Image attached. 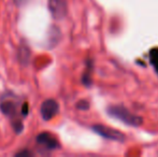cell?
I'll return each instance as SVG.
<instances>
[{"label":"cell","instance_id":"obj_12","mask_svg":"<svg viewBox=\"0 0 158 157\" xmlns=\"http://www.w3.org/2000/svg\"><path fill=\"white\" fill-rule=\"evenodd\" d=\"M31 155H32V153H30L28 150H24V151L16 153V156H19V157H22V156H31Z\"/></svg>","mask_w":158,"mask_h":157},{"label":"cell","instance_id":"obj_1","mask_svg":"<svg viewBox=\"0 0 158 157\" xmlns=\"http://www.w3.org/2000/svg\"><path fill=\"white\" fill-rule=\"evenodd\" d=\"M106 112L111 118L118 119V121L123 122L124 124L131 126V127H139L143 123V119L141 116L131 113L128 109H126L123 105H111L108 108Z\"/></svg>","mask_w":158,"mask_h":157},{"label":"cell","instance_id":"obj_4","mask_svg":"<svg viewBox=\"0 0 158 157\" xmlns=\"http://www.w3.org/2000/svg\"><path fill=\"white\" fill-rule=\"evenodd\" d=\"M59 105L54 99H48L41 105V116L44 121H50L58 113Z\"/></svg>","mask_w":158,"mask_h":157},{"label":"cell","instance_id":"obj_5","mask_svg":"<svg viewBox=\"0 0 158 157\" xmlns=\"http://www.w3.org/2000/svg\"><path fill=\"white\" fill-rule=\"evenodd\" d=\"M38 144L44 147L46 150H57L60 147V144L58 143L57 139L54 136H52L48 132H41L35 138Z\"/></svg>","mask_w":158,"mask_h":157},{"label":"cell","instance_id":"obj_3","mask_svg":"<svg viewBox=\"0 0 158 157\" xmlns=\"http://www.w3.org/2000/svg\"><path fill=\"white\" fill-rule=\"evenodd\" d=\"M48 10L54 19H63L68 13L67 0H48Z\"/></svg>","mask_w":158,"mask_h":157},{"label":"cell","instance_id":"obj_6","mask_svg":"<svg viewBox=\"0 0 158 157\" xmlns=\"http://www.w3.org/2000/svg\"><path fill=\"white\" fill-rule=\"evenodd\" d=\"M0 110H1L3 114L13 118V116L16 115V103L11 100L2 101L0 103Z\"/></svg>","mask_w":158,"mask_h":157},{"label":"cell","instance_id":"obj_7","mask_svg":"<svg viewBox=\"0 0 158 157\" xmlns=\"http://www.w3.org/2000/svg\"><path fill=\"white\" fill-rule=\"evenodd\" d=\"M150 61H151V65L153 66L154 70L158 74V48H153L150 52Z\"/></svg>","mask_w":158,"mask_h":157},{"label":"cell","instance_id":"obj_9","mask_svg":"<svg viewBox=\"0 0 158 157\" xmlns=\"http://www.w3.org/2000/svg\"><path fill=\"white\" fill-rule=\"evenodd\" d=\"M77 108L79 110H87L89 108V103L86 100H81L77 103Z\"/></svg>","mask_w":158,"mask_h":157},{"label":"cell","instance_id":"obj_2","mask_svg":"<svg viewBox=\"0 0 158 157\" xmlns=\"http://www.w3.org/2000/svg\"><path fill=\"white\" fill-rule=\"evenodd\" d=\"M93 131L95 134H99L100 137L104 139H108V140H113L116 141V142H125L126 137L123 132L118 131V130L114 129V128L108 127V126L103 125H94L92 127Z\"/></svg>","mask_w":158,"mask_h":157},{"label":"cell","instance_id":"obj_10","mask_svg":"<svg viewBox=\"0 0 158 157\" xmlns=\"http://www.w3.org/2000/svg\"><path fill=\"white\" fill-rule=\"evenodd\" d=\"M28 111H29V105H28L27 102H25L23 105V107H22V114H23V116H26L28 114Z\"/></svg>","mask_w":158,"mask_h":157},{"label":"cell","instance_id":"obj_11","mask_svg":"<svg viewBox=\"0 0 158 157\" xmlns=\"http://www.w3.org/2000/svg\"><path fill=\"white\" fill-rule=\"evenodd\" d=\"M29 1H30V0H13V2H14V3L16 4L17 6H25V4H27Z\"/></svg>","mask_w":158,"mask_h":157},{"label":"cell","instance_id":"obj_8","mask_svg":"<svg viewBox=\"0 0 158 157\" xmlns=\"http://www.w3.org/2000/svg\"><path fill=\"white\" fill-rule=\"evenodd\" d=\"M29 56H30V52L27 48L25 46H21L19 50V58L21 60L22 64H27L28 59H29Z\"/></svg>","mask_w":158,"mask_h":157}]
</instances>
